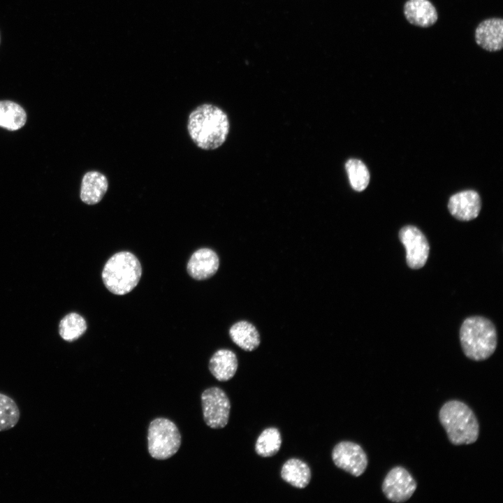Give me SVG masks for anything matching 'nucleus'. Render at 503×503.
Instances as JSON below:
<instances>
[{
    "instance_id": "20",
    "label": "nucleus",
    "mask_w": 503,
    "mask_h": 503,
    "mask_svg": "<svg viewBox=\"0 0 503 503\" xmlns=\"http://www.w3.org/2000/svg\"><path fill=\"white\" fill-rule=\"evenodd\" d=\"M87 330V323L82 316L77 313H70L60 321L59 333L62 339L72 342L78 339Z\"/></svg>"
},
{
    "instance_id": "7",
    "label": "nucleus",
    "mask_w": 503,
    "mask_h": 503,
    "mask_svg": "<svg viewBox=\"0 0 503 503\" xmlns=\"http://www.w3.org/2000/svg\"><path fill=\"white\" fill-rule=\"evenodd\" d=\"M399 239L405 248L408 266L412 269L423 267L430 252L425 235L416 226L409 225L400 229Z\"/></svg>"
},
{
    "instance_id": "11",
    "label": "nucleus",
    "mask_w": 503,
    "mask_h": 503,
    "mask_svg": "<svg viewBox=\"0 0 503 503\" xmlns=\"http://www.w3.org/2000/svg\"><path fill=\"white\" fill-rule=\"evenodd\" d=\"M476 44L488 52H497L503 47V20L491 17L481 22L475 29Z\"/></svg>"
},
{
    "instance_id": "13",
    "label": "nucleus",
    "mask_w": 503,
    "mask_h": 503,
    "mask_svg": "<svg viewBox=\"0 0 503 503\" xmlns=\"http://www.w3.org/2000/svg\"><path fill=\"white\" fill-rule=\"evenodd\" d=\"M403 13L410 24L420 27H429L438 19L437 11L429 0H407Z\"/></svg>"
},
{
    "instance_id": "23",
    "label": "nucleus",
    "mask_w": 503,
    "mask_h": 503,
    "mask_svg": "<svg viewBox=\"0 0 503 503\" xmlns=\"http://www.w3.org/2000/svg\"><path fill=\"white\" fill-rule=\"evenodd\" d=\"M0 43H1V36H0Z\"/></svg>"
},
{
    "instance_id": "21",
    "label": "nucleus",
    "mask_w": 503,
    "mask_h": 503,
    "mask_svg": "<svg viewBox=\"0 0 503 503\" xmlns=\"http://www.w3.org/2000/svg\"><path fill=\"white\" fill-rule=\"evenodd\" d=\"M20 411L15 401L0 393V432L13 428L19 422Z\"/></svg>"
},
{
    "instance_id": "2",
    "label": "nucleus",
    "mask_w": 503,
    "mask_h": 503,
    "mask_svg": "<svg viewBox=\"0 0 503 503\" xmlns=\"http://www.w3.org/2000/svg\"><path fill=\"white\" fill-rule=\"evenodd\" d=\"M439 421L454 445L471 444L479 435V424L474 411L463 402H445L439 412Z\"/></svg>"
},
{
    "instance_id": "1",
    "label": "nucleus",
    "mask_w": 503,
    "mask_h": 503,
    "mask_svg": "<svg viewBox=\"0 0 503 503\" xmlns=\"http://www.w3.org/2000/svg\"><path fill=\"white\" fill-rule=\"evenodd\" d=\"M230 124L226 113L218 106L205 103L193 110L187 130L197 147L205 150L219 147L226 140Z\"/></svg>"
},
{
    "instance_id": "5",
    "label": "nucleus",
    "mask_w": 503,
    "mask_h": 503,
    "mask_svg": "<svg viewBox=\"0 0 503 503\" xmlns=\"http://www.w3.org/2000/svg\"><path fill=\"white\" fill-rule=\"evenodd\" d=\"M181 445V435L176 425L169 419L158 418L148 428L147 446L150 455L156 460H166L175 455Z\"/></svg>"
},
{
    "instance_id": "10",
    "label": "nucleus",
    "mask_w": 503,
    "mask_h": 503,
    "mask_svg": "<svg viewBox=\"0 0 503 503\" xmlns=\"http://www.w3.org/2000/svg\"><path fill=\"white\" fill-rule=\"evenodd\" d=\"M448 208L450 213L460 221H470L477 217L481 202L479 194L473 190L458 192L449 198Z\"/></svg>"
},
{
    "instance_id": "12",
    "label": "nucleus",
    "mask_w": 503,
    "mask_h": 503,
    "mask_svg": "<svg viewBox=\"0 0 503 503\" xmlns=\"http://www.w3.org/2000/svg\"><path fill=\"white\" fill-rule=\"evenodd\" d=\"M219 259L217 253L209 248H201L193 253L187 270L188 274L197 280L206 279L218 270Z\"/></svg>"
},
{
    "instance_id": "4",
    "label": "nucleus",
    "mask_w": 503,
    "mask_h": 503,
    "mask_svg": "<svg viewBox=\"0 0 503 503\" xmlns=\"http://www.w3.org/2000/svg\"><path fill=\"white\" fill-rule=\"evenodd\" d=\"M142 275L139 260L129 252H119L112 255L105 264L102 279L112 293L125 295L138 284Z\"/></svg>"
},
{
    "instance_id": "22",
    "label": "nucleus",
    "mask_w": 503,
    "mask_h": 503,
    "mask_svg": "<svg viewBox=\"0 0 503 503\" xmlns=\"http://www.w3.org/2000/svg\"><path fill=\"white\" fill-rule=\"evenodd\" d=\"M345 168L351 187L356 191L365 190L370 182V173L365 163L359 159H350Z\"/></svg>"
},
{
    "instance_id": "3",
    "label": "nucleus",
    "mask_w": 503,
    "mask_h": 503,
    "mask_svg": "<svg viewBox=\"0 0 503 503\" xmlns=\"http://www.w3.org/2000/svg\"><path fill=\"white\" fill-rule=\"evenodd\" d=\"M460 340L465 355L476 361L491 356L497 344L495 327L490 320L481 316H471L463 321Z\"/></svg>"
},
{
    "instance_id": "14",
    "label": "nucleus",
    "mask_w": 503,
    "mask_h": 503,
    "mask_svg": "<svg viewBox=\"0 0 503 503\" xmlns=\"http://www.w3.org/2000/svg\"><path fill=\"white\" fill-rule=\"evenodd\" d=\"M108 189V181L103 173L98 171L86 173L82 180L80 198L87 205L99 203Z\"/></svg>"
},
{
    "instance_id": "18",
    "label": "nucleus",
    "mask_w": 503,
    "mask_h": 503,
    "mask_svg": "<svg viewBox=\"0 0 503 503\" xmlns=\"http://www.w3.org/2000/svg\"><path fill=\"white\" fill-rule=\"evenodd\" d=\"M27 120V114L19 104L11 101H0V126L9 131L22 128Z\"/></svg>"
},
{
    "instance_id": "15",
    "label": "nucleus",
    "mask_w": 503,
    "mask_h": 503,
    "mask_svg": "<svg viewBox=\"0 0 503 503\" xmlns=\"http://www.w3.org/2000/svg\"><path fill=\"white\" fill-rule=\"evenodd\" d=\"M238 366L236 355L229 349H219L211 357L209 370L220 381H226L233 377Z\"/></svg>"
},
{
    "instance_id": "16",
    "label": "nucleus",
    "mask_w": 503,
    "mask_h": 503,
    "mask_svg": "<svg viewBox=\"0 0 503 503\" xmlns=\"http://www.w3.org/2000/svg\"><path fill=\"white\" fill-rule=\"evenodd\" d=\"M232 341L247 351L255 350L260 344V335L256 327L247 321L234 323L229 330Z\"/></svg>"
},
{
    "instance_id": "6",
    "label": "nucleus",
    "mask_w": 503,
    "mask_h": 503,
    "mask_svg": "<svg viewBox=\"0 0 503 503\" xmlns=\"http://www.w3.org/2000/svg\"><path fill=\"white\" fill-rule=\"evenodd\" d=\"M203 419L214 429L224 428L229 419L231 404L225 392L218 387L205 390L201 395Z\"/></svg>"
},
{
    "instance_id": "19",
    "label": "nucleus",
    "mask_w": 503,
    "mask_h": 503,
    "mask_svg": "<svg viewBox=\"0 0 503 503\" xmlns=\"http://www.w3.org/2000/svg\"><path fill=\"white\" fill-rule=\"evenodd\" d=\"M281 444L282 438L279 431L275 428H268L258 436L255 444V451L261 457H271L279 451Z\"/></svg>"
},
{
    "instance_id": "17",
    "label": "nucleus",
    "mask_w": 503,
    "mask_h": 503,
    "mask_svg": "<svg viewBox=\"0 0 503 503\" xmlns=\"http://www.w3.org/2000/svg\"><path fill=\"white\" fill-rule=\"evenodd\" d=\"M281 477L286 483L297 488H305L311 481L312 473L309 466L303 461L291 458L281 469Z\"/></svg>"
},
{
    "instance_id": "9",
    "label": "nucleus",
    "mask_w": 503,
    "mask_h": 503,
    "mask_svg": "<svg viewBox=\"0 0 503 503\" xmlns=\"http://www.w3.org/2000/svg\"><path fill=\"white\" fill-rule=\"evenodd\" d=\"M417 483L411 474L404 467L396 466L385 476L382 483V492L386 497L393 502L407 501L414 493Z\"/></svg>"
},
{
    "instance_id": "8",
    "label": "nucleus",
    "mask_w": 503,
    "mask_h": 503,
    "mask_svg": "<svg viewBox=\"0 0 503 503\" xmlns=\"http://www.w3.org/2000/svg\"><path fill=\"white\" fill-rule=\"evenodd\" d=\"M332 459L335 466L354 476L362 475L368 464L362 447L349 441L341 442L334 447Z\"/></svg>"
}]
</instances>
